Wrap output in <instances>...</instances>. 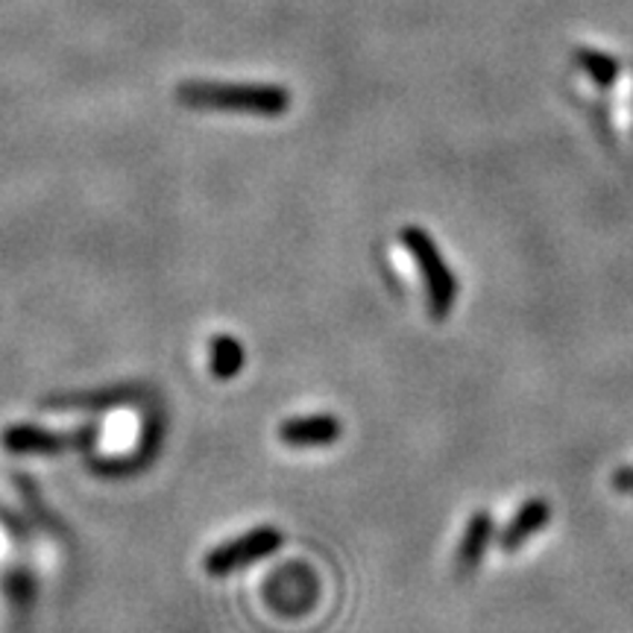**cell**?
Returning <instances> with one entry per match:
<instances>
[{"mask_svg": "<svg viewBox=\"0 0 633 633\" xmlns=\"http://www.w3.org/2000/svg\"><path fill=\"white\" fill-rule=\"evenodd\" d=\"M180 103L194 109H235L255 115L288 112L290 98L276 85H229V83H182Z\"/></svg>", "mask_w": 633, "mask_h": 633, "instance_id": "obj_1", "label": "cell"}, {"mask_svg": "<svg viewBox=\"0 0 633 633\" xmlns=\"http://www.w3.org/2000/svg\"><path fill=\"white\" fill-rule=\"evenodd\" d=\"M402 244L411 249L414 262H417V267L422 270L431 314H435L437 320H443L446 314L452 312L455 296H458V282H455L452 267L446 264V258L440 255L431 235H428L426 229H420V226L402 229Z\"/></svg>", "mask_w": 633, "mask_h": 633, "instance_id": "obj_2", "label": "cell"}, {"mask_svg": "<svg viewBox=\"0 0 633 633\" xmlns=\"http://www.w3.org/2000/svg\"><path fill=\"white\" fill-rule=\"evenodd\" d=\"M282 545V534L276 528L262 525L253 528L247 534L235 537L229 543L217 545L206 554V572L208 575H229L235 569L249 566L253 560H262Z\"/></svg>", "mask_w": 633, "mask_h": 633, "instance_id": "obj_3", "label": "cell"}, {"mask_svg": "<svg viewBox=\"0 0 633 633\" xmlns=\"http://www.w3.org/2000/svg\"><path fill=\"white\" fill-rule=\"evenodd\" d=\"M98 437V431L83 428V431H71V435H57V431H42L33 426H12L3 431V443L12 452H65L76 446H89Z\"/></svg>", "mask_w": 633, "mask_h": 633, "instance_id": "obj_4", "label": "cell"}, {"mask_svg": "<svg viewBox=\"0 0 633 633\" xmlns=\"http://www.w3.org/2000/svg\"><path fill=\"white\" fill-rule=\"evenodd\" d=\"M344 426L331 414H312V417H290L279 426V437L288 446H326L340 440Z\"/></svg>", "mask_w": 633, "mask_h": 633, "instance_id": "obj_5", "label": "cell"}, {"mask_svg": "<svg viewBox=\"0 0 633 633\" xmlns=\"http://www.w3.org/2000/svg\"><path fill=\"white\" fill-rule=\"evenodd\" d=\"M549 519H551V504L545 502V499H531V502H525L517 510V517L510 519V525L504 528V534L499 543H502L504 551H517L519 545L525 543L528 537H534L537 531H543V528L549 525Z\"/></svg>", "mask_w": 633, "mask_h": 633, "instance_id": "obj_6", "label": "cell"}, {"mask_svg": "<svg viewBox=\"0 0 633 633\" xmlns=\"http://www.w3.org/2000/svg\"><path fill=\"white\" fill-rule=\"evenodd\" d=\"M490 543H493V517L487 510H478L467 522L461 549H458V566H461V572H472L481 563Z\"/></svg>", "mask_w": 633, "mask_h": 633, "instance_id": "obj_7", "label": "cell"}, {"mask_svg": "<svg viewBox=\"0 0 633 633\" xmlns=\"http://www.w3.org/2000/svg\"><path fill=\"white\" fill-rule=\"evenodd\" d=\"M244 367V346L235 338H214L212 344V372L217 379H232Z\"/></svg>", "mask_w": 633, "mask_h": 633, "instance_id": "obj_8", "label": "cell"}, {"mask_svg": "<svg viewBox=\"0 0 633 633\" xmlns=\"http://www.w3.org/2000/svg\"><path fill=\"white\" fill-rule=\"evenodd\" d=\"M578 65L586 68L592 80L601 85H610L613 80H616V71H619L616 62H613L610 57H601V53H592V50H581V53H578Z\"/></svg>", "mask_w": 633, "mask_h": 633, "instance_id": "obj_9", "label": "cell"}]
</instances>
